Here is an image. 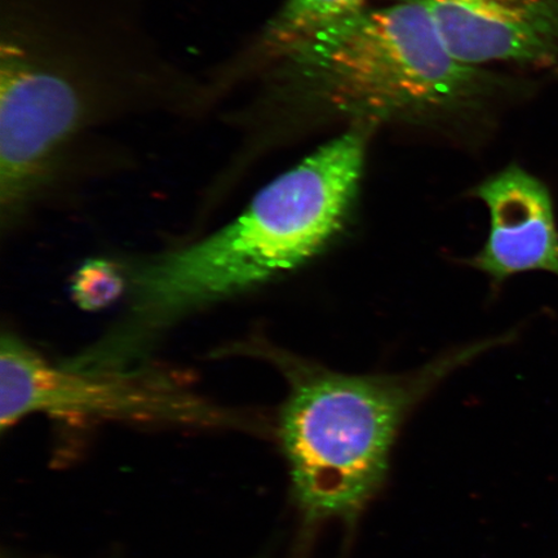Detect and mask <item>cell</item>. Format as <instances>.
<instances>
[{
	"label": "cell",
	"mask_w": 558,
	"mask_h": 558,
	"mask_svg": "<svg viewBox=\"0 0 558 558\" xmlns=\"http://www.w3.org/2000/svg\"><path fill=\"white\" fill-rule=\"evenodd\" d=\"M60 421L124 422L240 428L247 418L195 393L170 374L138 365L82 369L54 364L23 339L4 332L0 343V425L27 416Z\"/></svg>",
	"instance_id": "obj_4"
},
{
	"label": "cell",
	"mask_w": 558,
	"mask_h": 558,
	"mask_svg": "<svg viewBox=\"0 0 558 558\" xmlns=\"http://www.w3.org/2000/svg\"><path fill=\"white\" fill-rule=\"evenodd\" d=\"M367 0H286L250 50L221 74L227 88L263 70L323 27L364 10Z\"/></svg>",
	"instance_id": "obj_8"
},
{
	"label": "cell",
	"mask_w": 558,
	"mask_h": 558,
	"mask_svg": "<svg viewBox=\"0 0 558 558\" xmlns=\"http://www.w3.org/2000/svg\"><path fill=\"white\" fill-rule=\"evenodd\" d=\"M421 5L453 58L484 68L558 65V0H392Z\"/></svg>",
	"instance_id": "obj_6"
},
{
	"label": "cell",
	"mask_w": 558,
	"mask_h": 558,
	"mask_svg": "<svg viewBox=\"0 0 558 558\" xmlns=\"http://www.w3.org/2000/svg\"><path fill=\"white\" fill-rule=\"evenodd\" d=\"M128 286L129 279L114 263L88 260L73 277V300L83 311H101L120 299Z\"/></svg>",
	"instance_id": "obj_9"
},
{
	"label": "cell",
	"mask_w": 558,
	"mask_h": 558,
	"mask_svg": "<svg viewBox=\"0 0 558 558\" xmlns=\"http://www.w3.org/2000/svg\"><path fill=\"white\" fill-rule=\"evenodd\" d=\"M508 335L460 345L401 374L354 375L269 344L254 352L288 383L270 427L288 465L302 539L329 523L347 530L381 492L404 423L442 381Z\"/></svg>",
	"instance_id": "obj_3"
},
{
	"label": "cell",
	"mask_w": 558,
	"mask_h": 558,
	"mask_svg": "<svg viewBox=\"0 0 558 558\" xmlns=\"http://www.w3.org/2000/svg\"><path fill=\"white\" fill-rule=\"evenodd\" d=\"M378 124H348L257 193L232 222L143 265L129 279L128 311L96 341L116 366L142 364L179 320L260 288L329 253L357 219L369 142Z\"/></svg>",
	"instance_id": "obj_1"
},
{
	"label": "cell",
	"mask_w": 558,
	"mask_h": 558,
	"mask_svg": "<svg viewBox=\"0 0 558 558\" xmlns=\"http://www.w3.org/2000/svg\"><path fill=\"white\" fill-rule=\"evenodd\" d=\"M76 60L15 32L0 53V214L12 226L56 160L96 113L97 89Z\"/></svg>",
	"instance_id": "obj_5"
},
{
	"label": "cell",
	"mask_w": 558,
	"mask_h": 558,
	"mask_svg": "<svg viewBox=\"0 0 558 558\" xmlns=\"http://www.w3.org/2000/svg\"><path fill=\"white\" fill-rule=\"evenodd\" d=\"M490 215L478 253L464 263L490 279L495 289L526 271L558 277V229L548 186L519 165L506 167L472 190Z\"/></svg>",
	"instance_id": "obj_7"
},
{
	"label": "cell",
	"mask_w": 558,
	"mask_h": 558,
	"mask_svg": "<svg viewBox=\"0 0 558 558\" xmlns=\"http://www.w3.org/2000/svg\"><path fill=\"white\" fill-rule=\"evenodd\" d=\"M254 105L260 121L348 124H464L486 110L506 83L463 64L421 5L365 7L323 27L262 72Z\"/></svg>",
	"instance_id": "obj_2"
}]
</instances>
